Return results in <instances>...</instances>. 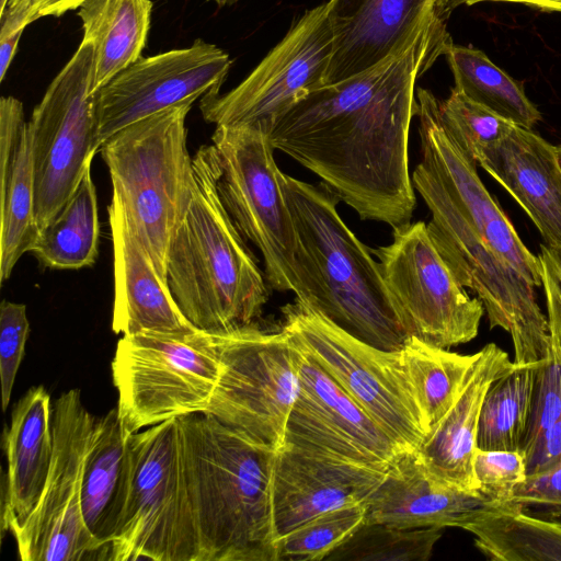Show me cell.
<instances>
[{
    "label": "cell",
    "mask_w": 561,
    "mask_h": 561,
    "mask_svg": "<svg viewBox=\"0 0 561 561\" xmlns=\"http://www.w3.org/2000/svg\"><path fill=\"white\" fill-rule=\"evenodd\" d=\"M447 20L431 19L380 62L310 92L268 130L275 150L320 178L362 220L392 229L411 222L416 80L453 45Z\"/></svg>",
    "instance_id": "obj_1"
},
{
    "label": "cell",
    "mask_w": 561,
    "mask_h": 561,
    "mask_svg": "<svg viewBox=\"0 0 561 561\" xmlns=\"http://www.w3.org/2000/svg\"><path fill=\"white\" fill-rule=\"evenodd\" d=\"M178 420L198 561H276L277 449L204 412Z\"/></svg>",
    "instance_id": "obj_2"
},
{
    "label": "cell",
    "mask_w": 561,
    "mask_h": 561,
    "mask_svg": "<svg viewBox=\"0 0 561 561\" xmlns=\"http://www.w3.org/2000/svg\"><path fill=\"white\" fill-rule=\"evenodd\" d=\"M193 161L197 187L169 249L167 280L196 329L225 334L257 324L272 288L219 197L211 145Z\"/></svg>",
    "instance_id": "obj_3"
},
{
    "label": "cell",
    "mask_w": 561,
    "mask_h": 561,
    "mask_svg": "<svg viewBox=\"0 0 561 561\" xmlns=\"http://www.w3.org/2000/svg\"><path fill=\"white\" fill-rule=\"evenodd\" d=\"M297 231L318 274L313 307L335 325L377 348L401 351L403 333L380 265L337 211L340 198L324 183L280 173Z\"/></svg>",
    "instance_id": "obj_4"
},
{
    "label": "cell",
    "mask_w": 561,
    "mask_h": 561,
    "mask_svg": "<svg viewBox=\"0 0 561 561\" xmlns=\"http://www.w3.org/2000/svg\"><path fill=\"white\" fill-rule=\"evenodd\" d=\"M211 148L219 197L243 238L261 252L268 285L311 305L318 274L297 231L268 131L216 126Z\"/></svg>",
    "instance_id": "obj_5"
},
{
    "label": "cell",
    "mask_w": 561,
    "mask_h": 561,
    "mask_svg": "<svg viewBox=\"0 0 561 561\" xmlns=\"http://www.w3.org/2000/svg\"><path fill=\"white\" fill-rule=\"evenodd\" d=\"M192 105L173 106L129 124L100 147L112 193L167 283L169 249L197 187L185 125Z\"/></svg>",
    "instance_id": "obj_6"
},
{
    "label": "cell",
    "mask_w": 561,
    "mask_h": 561,
    "mask_svg": "<svg viewBox=\"0 0 561 561\" xmlns=\"http://www.w3.org/2000/svg\"><path fill=\"white\" fill-rule=\"evenodd\" d=\"M412 183L431 211L426 227L432 242L458 282L482 301L490 328L510 333L514 363L543 362L550 353L551 336L535 287L494 253L422 162L412 173Z\"/></svg>",
    "instance_id": "obj_7"
},
{
    "label": "cell",
    "mask_w": 561,
    "mask_h": 561,
    "mask_svg": "<svg viewBox=\"0 0 561 561\" xmlns=\"http://www.w3.org/2000/svg\"><path fill=\"white\" fill-rule=\"evenodd\" d=\"M111 367L118 416L128 436L207 410L221 369L219 335L198 329L126 334Z\"/></svg>",
    "instance_id": "obj_8"
},
{
    "label": "cell",
    "mask_w": 561,
    "mask_h": 561,
    "mask_svg": "<svg viewBox=\"0 0 561 561\" xmlns=\"http://www.w3.org/2000/svg\"><path fill=\"white\" fill-rule=\"evenodd\" d=\"M131 484L110 561H198L178 417L127 436Z\"/></svg>",
    "instance_id": "obj_9"
},
{
    "label": "cell",
    "mask_w": 561,
    "mask_h": 561,
    "mask_svg": "<svg viewBox=\"0 0 561 561\" xmlns=\"http://www.w3.org/2000/svg\"><path fill=\"white\" fill-rule=\"evenodd\" d=\"M282 328L407 451L427 431L409 383L401 352L352 336L295 298L282 307Z\"/></svg>",
    "instance_id": "obj_10"
},
{
    "label": "cell",
    "mask_w": 561,
    "mask_h": 561,
    "mask_svg": "<svg viewBox=\"0 0 561 561\" xmlns=\"http://www.w3.org/2000/svg\"><path fill=\"white\" fill-rule=\"evenodd\" d=\"M219 335L220 375L204 413L279 449L300 389V350L282 327Z\"/></svg>",
    "instance_id": "obj_11"
},
{
    "label": "cell",
    "mask_w": 561,
    "mask_h": 561,
    "mask_svg": "<svg viewBox=\"0 0 561 561\" xmlns=\"http://www.w3.org/2000/svg\"><path fill=\"white\" fill-rule=\"evenodd\" d=\"M371 253L407 337L448 350L478 335L484 306L458 282L425 222L393 228L392 242Z\"/></svg>",
    "instance_id": "obj_12"
},
{
    "label": "cell",
    "mask_w": 561,
    "mask_h": 561,
    "mask_svg": "<svg viewBox=\"0 0 561 561\" xmlns=\"http://www.w3.org/2000/svg\"><path fill=\"white\" fill-rule=\"evenodd\" d=\"M92 84L93 46L82 39L27 122L39 230L64 207L100 150Z\"/></svg>",
    "instance_id": "obj_13"
},
{
    "label": "cell",
    "mask_w": 561,
    "mask_h": 561,
    "mask_svg": "<svg viewBox=\"0 0 561 561\" xmlns=\"http://www.w3.org/2000/svg\"><path fill=\"white\" fill-rule=\"evenodd\" d=\"M95 416L81 391L61 393L53 405L54 455L42 499L23 527L12 535L23 561L106 560L82 515L85 457Z\"/></svg>",
    "instance_id": "obj_14"
},
{
    "label": "cell",
    "mask_w": 561,
    "mask_h": 561,
    "mask_svg": "<svg viewBox=\"0 0 561 561\" xmlns=\"http://www.w3.org/2000/svg\"><path fill=\"white\" fill-rule=\"evenodd\" d=\"M333 53L328 1L307 10L251 73L225 94L201 100V112L215 126L273 123L299 100L325 84Z\"/></svg>",
    "instance_id": "obj_15"
},
{
    "label": "cell",
    "mask_w": 561,
    "mask_h": 561,
    "mask_svg": "<svg viewBox=\"0 0 561 561\" xmlns=\"http://www.w3.org/2000/svg\"><path fill=\"white\" fill-rule=\"evenodd\" d=\"M299 350L300 389L287 421L285 444L386 473L407 450L308 353Z\"/></svg>",
    "instance_id": "obj_16"
},
{
    "label": "cell",
    "mask_w": 561,
    "mask_h": 561,
    "mask_svg": "<svg viewBox=\"0 0 561 561\" xmlns=\"http://www.w3.org/2000/svg\"><path fill=\"white\" fill-rule=\"evenodd\" d=\"M230 67L227 53L201 38L140 57L94 93L99 146L129 124L219 92Z\"/></svg>",
    "instance_id": "obj_17"
},
{
    "label": "cell",
    "mask_w": 561,
    "mask_h": 561,
    "mask_svg": "<svg viewBox=\"0 0 561 561\" xmlns=\"http://www.w3.org/2000/svg\"><path fill=\"white\" fill-rule=\"evenodd\" d=\"M438 104L431 91L416 90L421 162L437 176L463 217L494 253L531 286H542L538 255L524 244L507 215L485 188L477 172V162L444 128Z\"/></svg>",
    "instance_id": "obj_18"
},
{
    "label": "cell",
    "mask_w": 561,
    "mask_h": 561,
    "mask_svg": "<svg viewBox=\"0 0 561 561\" xmlns=\"http://www.w3.org/2000/svg\"><path fill=\"white\" fill-rule=\"evenodd\" d=\"M453 10L449 0H329L333 53L325 84L375 66L401 48L424 23L449 18Z\"/></svg>",
    "instance_id": "obj_19"
},
{
    "label": "cell",
    "mask_w": 561,
    "mask_h": 561,
    "mask_svg": "<svg viewBox=\"0 0 561 561\" xmlns=\"http://www.w3.org/2000/svg\"><path fill=\"white\" fill-rule=\"evenodd\" d=\"M386 473L284 444L277 449L272 481L276 540L329 511L366 503Z\"/></svg>",
    "instance_id": "obj_20"
},
{
    "label": "cell",
    "mask_w": 561,
    "mask_h": 561,
    "mask_svg": "<svg viewBox=\"0 0 561 561\" xmlns=\"http://www.w3.org/2000/svg\"><path fill=\"white\" fill-rule=\"evenodd\" d=\"M107 213L113 245V332L126 335L140 331L197 330L180 310L115 193Z\"/></svg>",
    "instance_id": "obj_21"
},
{
    "label": "cell",
    "mask_w": 561,
    "mask_h": 561,
    "mask_svg": "<svg viewBox=\"0 0 561 561\" xmlns=\"http://www.w3.org/2000/svg\"><path fill=\"white\" fill-rule=\"evenodd\" d=\"M478 164L525 210L545 245L561 256V171L554 145L533 129L512 124Z\"/></svg>",
    "instance_id": "obj_22"
},
{
    "label": "cell",
    "mask_w": 561,
    "mask_h": 561,
    "mask_svg": "<svg viewBox=\"0 0 561 561\" xmlns=\"http://www.w3.org/2000/svg\"><path fill=\"white\" fill-rule=\"evenodd\" d=\"M515 366L507 353L494 343H488L476 353L456 402L415 450L434 479L480 494L473 473V455L483 398L490 385Z\"/></svg>",
    "instance_id": "obj_23"
},
{
    "label": "cell",
    "mask_w": 561,
    "mask_h": 561,
    "mask_svg": "<svg viewBox=\"0 0 561 561\" xmlns=\"http://www.w3.org/2000/svg\"><path fill=\"white\" fill-rule=\"evenodd\" d=\"M3 443L2 530L14 535L38 505L53 461V404L43 386L30 388L15 404Z\"/></svg>",
    "instance_id": "obj_24"
},
{
    "label": "cell",
    "mask_w": 561,
    "mask_h": 561,
    "mask_svg": "<svg viewBox=\"0 0 561 561\" xmlns=\"http://www.w3.org/2000/svg\"><path fill=\"white\" fill-rule=\"evenodd\" d=\"M490 505L481 494L434 479L415 451L403 454L366 502L365 522L403 528L457 527L472 510Z\"/></svg>",
    "instance_id": "obj_25"
},
{
    "label": "cell",
    "mask_w": 561,
    "mask_h": 561,
    "mask_svg": "<svg viewBox=\"0 0 561 561\" xmlns=\"http://www.w3.org/2000/svg\"><path fill=\"white\" fill-rule=\"evenodd\" d=\"M0 280L9 279L39 236L35 218L34 165L21 101L0 99Z\"/></svg>",
    "instance_id": "obj_26"
},
{
    "label": "cell",
    "mask_w": 561,
    "mask_h": 561,
    "mask_svg": "<svg viewBox=\"0 0 561 561\" xmlns=\"http://www.w3.org/2000/svg\"><path fill=\"white\" fill-rule=\"evenodd\" d=\"M131 484V456L117 407L95 416L85 457L81 507L90 534L106 552L124 516Z\"/></svg>",
    "instance_id": "obj_27"
},
{
    "label": "cell",
    "mask_w": 561,
    "mask_h": 561,
    "mask_svg": "<svg viewBox=\"0 0 561 561\" xmlns=\"http://www.w3.org/2000/svg\"><path fill=\"white\" fill-rule=\"evenodd\" d=\"M83 41L93 46V93L136 62L147 43L151 0H85Z\"/></svg>",
    "instance_id": "obj_28"
},
{
    "label": "cell",
    "mask_w": 561,
    "mask_h": 561,
    "mask_svg": "<svg viewBox=\"0 0 561 561\" xmlns=\"http://www.w3.org/2000/svg\"><path fill=\"white\" fill-rule=\"evenodd\" d=\"M457 527L471 533L476 547L492 561H561V522L514 504L472 510Z\"/></svg>",
    "instance_id": "obj_29"
},
{
    "label": "cell",
    "mask_w": 561,
    "mask_h": 561,
    "mask_svg": "<svg viewBox=\"0 0 561 561\" xmlns=\"http://www.w3.org/2000/svg\"><path fill=\"white\" fill-rule=\"evenodd\" d=\"M99 238L98 197L90 167L64 207L39 230L31 252L44 267L79 270L95 263Z\"/></svg>",
    "instance_id": "obj_30"
},
{
    "label": "cell",
    "mask_w": 561,
    "mask_h": 561,
    "mask_svg": "<svg viewBox=\"0 0 561 561\" xmlns=\"http://www.w3.org/2000/svg\"><path fill=\"white\" fill-rule=\"evenodd\" d=\"M400 352L428 433L456 402L476 359V353L461 355L414 337H408Z\"/></svg>",
    "instance_id": "obj_31"
},
{
    "label": "cell",
    "mask_w": 561,
    "mask_h": 561,
    "mask_svg": "<svg viewBox=\"0 0 561 561\" xmlns=\"http://www.w3.org/2000/svg\"><path fill=\"white\" fill-rule=\"evenodd\" d=\"M455 89L499 116L528 129L541 119L523 85L480 49L451 45L446 53Z\"/></svg>",
    "instance_id": "obj_32"
},
{
    "label": "cell",
    "mask_w": 561,
    "mask_h": 561,
    "mask_svg": "<svg viewBox=\"0 0 561 561\" xmlns=\"http://www.w3.org/2000/svg\"><path fill=\"white\" fill-rule=\"evenodd\" d=\"M539 365H516L490 385L480 412L478 448L520 451Z\"/></svg>",
    "instance_id": "obj_33"
},
{
    "label": "cell",
    "mask_w": 561,
    "mask_h": 561,
    "mask_svg": "<svg viewBox=\"0 0 561 561\" xmlns=\"http://www.w3.org/2000/svg\"><path fill=\"white\" fill-rule=\"evenodd\" d=\"M442 527L403 528L364 522L327 561H426L443 536Z\"/></svg>",
    "instance_id": "obj_34"
},
{
    "label": "cell",
    "mask_w": 561,
    "mask_h": 561,
    "mask_svg": "<svg viewBox=\"0 0 561 561\" xmlns=\"http://www.w3.org/2000/svg\"><path fill=\"white\" fill-rule=\"evenodd\" d=\"M366 503L321 514L276 542V561H322L364 522Z\"/></svg>",
    "instance_id": "obj_35"
},
{
    "label": "cell",
    "mask_w": 561,
    "mask_h": 561,
    "mask_svg": "<svg viewBox=\"0 0 561 561\" xmlns=\"http://www.w3.org/2000/svg\"><path fill=\"white\" fill-rule=\"evenodd\" d=\"M438 105L444 128L477 164L483 152L493 147L514 124L455 88Z\"/></svg>",
    "instance_id": "obj_36"
},
{
    "label": "cell",
    "mask_w": 561,
    "mask_h": 561,
    "mask_svg": "<svg viewBox=\"0 0 561 561\" xmlns=\"http://www.w3.org/2000/svg\"><path fill=\"white\" fill-rule=\"evenodd\" d=\"M560 416L561 340L551 337L550 353L537 370L531 409L520 453L524 454Z\"/></svg>",
    "instance_id": "obj_37"
},
{
    "label": "cell",
    "mask_w": 561,
    "mask_h": 561,
    "mask_svg": "<svg viewBox=\"0 0 561 561\" xmlns=\"http://www.w3.org/2000/svg\"><path fill=\"white\" fill-rule=\"evenodd\" d=\"M473 473L478 490L490 505L507 503L526 478L525 458L519 450H488L477 447Z\"/></svg>",
    "instance_id": "obj_38"
},
{
    "label": "cell",
    "mask_w": 561,
    "mask_h": 561,
    "mask_svg": "<svg viewBox=\"0 0 561 561\" xmlns=\"http://www.w3.org/2000/svg\"><path fill=\"white\" fill-rule=\"evenodd\" d=\"M30 323L24 304L2 300L0 306V379L2 409L7 410L25 354Z\"/></svg>",
    "instance_id": "obj_39"
},
{
    "label": "cell",
    "mask_w": 561,
    "mask_h": 561,
    "mask_svg": "<svg viewBox=\"0 0 561 561\" xmlns=\"http://www.w3.org/2000/svg\"><path fill=\"white\" fill-rule=\"evenodd\" d=\"M507 503L528 514L561 522V466L526 476Z\"/></svg>",
    "instance_id": "obj_40"
},
{
    "label": "cell",
    "mask_w": 561,
    "mask_h": 561,
    "mask_svg": "<svg viewBox=\"0 0 561 561\" xmlns=\"http://www.w3.org/2000/svg\"><path fill=\"white\" fill-rule=\"evenodd\" d=\"M85 0H9L0 12V38L23 31L44 16H60L78 9Z\"/></svg>",
    "instance_id": "obj_41"
},
{
    "label": "cell",
    "mask_w": 561,
    "mask_h": 561,
    "mask_svg": "<svg viewBox=\"0 0 561 561\" xmlns=\"http://www.w3.org/2000/svg\"><path fill=\"white\" fill-rule=\"evenodd\" d=\"M526 474H535L561 466V416L523 454Z\"/></svg>",
    "instance_id": "obj_42"
},
{
    "label": "cell",
    "mask_w": 561,
    "mask_h": 561,
    "mask_svg": "<svg viewBox=\"0 0 561 561\" xmlns=\"http://www.w3.org/2000/svg\"><path fill=\"white\" fill-rule=\"evenodd\" d=\"M22 32L23 31H16L9 36L0 38V81H3L11 66Z\"/></svg>",
    "instance_id": "obj_43"
},
{
    "label": "cell",
    "mask_w": 561,
    "mask_h": 561,
    "mask_svg": "<svg viewBox=\"0 0 561 561\" xmlns=\"http://www.w3.org/2000/svg\"><path fill=\"white\" fill-rule=\"evenodd\" d=\"M485 1L522 3L542 11L561 12V0H449L453 9L461 4L472 5Z\"/></svg>",
    "instance_id": "obj_44"
},
{
    "label": "cell",
    "mask_w": 561,
    "mask_h": 561,
    "mask_svg": "<svg viewBox=\"0 0 561 561\" xmlns=\"http://www.w3.org/2000/svg\"><path fill=\"white\" fill-rule=\"evenodd\" d=\"M554 156H556V160L559 165V169L561 171V144L554 146Z\"/></svg>",
    "instance_id": "obj_45"
},
{
    "label": "cell",
    "mask_w": 561,
    "mask_h": 561,
    "mask_svg": "<svg viewBox=\"0 0 561 561\" xmlns=\"http://www.w3.org/2000/svg\"><path fill=\"white\" fill-rule=\"evenodd\" d=\"M219 7L230 5L236 3L238 0H211Z\"/></svg>",
    "instance_id": "obj_46"
},
{
    "label": "cell",
    "mask_w": 561,
    "mask_h": 561,
    "mask_svg": "<svg viewBox=\"0 0 561 561\" xmlns=\"http://www.w3.org/2000/svg\"><path fill=\"white\" fill-rule=\"evenodd\" d=\"M554 257H556V261H557V264H558L559 276H560V287H561V256H556L554 255Z\"/></svg>",
    "instance_id": "obj_47"
},
{
    "label": "cell",
    "mask_w": 561,
    "mask_h": 561,
    "mask_svg": "<svg viewBox=\"0 0 561 561\" xmlns=\"http://www.w3.org/2000/svg\"><path fill=\"white\" fill-rule=\"evenodd\" d=\"M9 0H0V12H2Z\"/></svg>",
    "instance_id": "obj_48"
}]
</instances>
